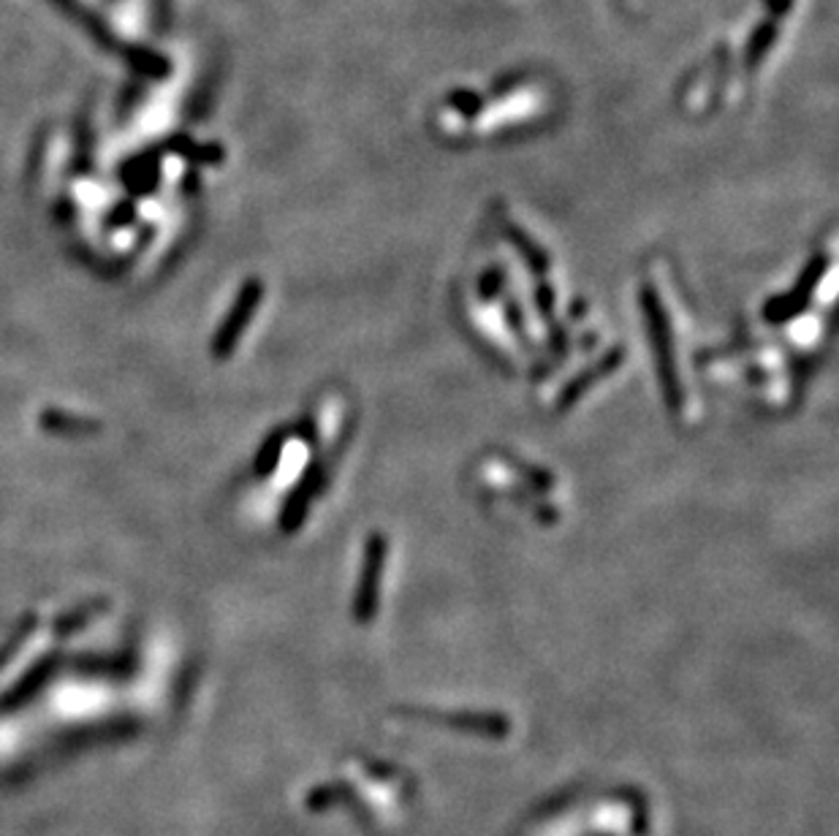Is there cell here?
Instances as JSON below:
<instances>
[{
    "instance_id": "9c48e42d",
    "label": "cell",
    "mask_w": 839,
    "mask_h": 836,
    "mask_svg": "<svg viewBox=\"0 0 839 836\" xmlns=\"http://www.w3.org/2000/svg\"><path fill=\"white\" fill-rule=\"evenodd\" d=\"M536 299H538V304H541L543 319H549V315H552V310H554V294H552V288H549L547 283H541V288H538Z\"/></svg>"
},
{
    "instance_id": "6da1fadb",
    "label": "cell",
    "mask_w": 839,
    "mask_h": 836,
    "mask_svg": "<svg viewBox=\"0 0 839 836\" xmlns=\"http://www.w3.org/2000/svg\"><path fill=\"white\" fill-rule=\"evenodd\" d=\"M639 304L641 313L647 319V329H650L652 351H655V367H658V384H661L663 400L672 411H679L683 405V386H679L677 375V359H674V340H672V324L663 310L661 297L650 283L639 288Z\"/></svg>"
},
{
    "instance_id": "5b68a950",
    "label": "cell",
    "mask_w": 839,
    "mask_h": 836,
    "mask_svg": "<svg viewBox=\"0 0 839 836\" xmlns=\"http://www.w3.org/2000/svg\"><path fill=\"white\" fill-rule=\"evenodd\" d=\"M505 234H509V239L514 242V248L519 250V255L525 259V264L530 266V272H536V275H547L549 255L543 253L538 245H533L530 237H527L525 232H519L516 226H505Z\"/></svg>"
},
{
    "instance_id": "277c9868",
    "label": "cell",
    "mask_w": 839,
    "mask_h": 836,
    "mask_svg": "<svg viewBox=\"0 0 839 836\" xmlns=\"http://www.w3.org/2000/svg\"><path fill=\"white\" fill-rule=\"evenodd\" d=\"M321 478H324V473H321L318 464H313V467L304 473L302 484H299L297 489L291 491V497H288V502H286V511H283V529H286V533H293V529H299L304 513H308L310 497L318 491Z\"/></svg>"
},
{
    "instance_id": "ba28073f",
    "label": "cell",
    "mask_w": 839,
    "mask_h": 836,
    "mask_svg": "<svg viewBox=\"0 0 839 836\" xmlns=\"http://www.w3.org/2000/svg\"><path fill=\"white\" fill-rule=\"evenodd\" d=\"M280 451H283V432H280V435L270 437L266 448H264V451H261V459H259V473L261 475H266L272 467H275L277 457H280Z\"/></svg>"
},
{
    "instance_id": "8fae6325",
    "label": "cell",
    "mask_w": 839,
    "mask_h": 836,
    "mask_svg": "<svg viewBox=\"0 0 839 836\" xmlns=\"http://www.w3.org/2000/svg\"><path fill=\"white\" fill-rule=\"evenodd\" d=\"M571 315H574V319H581V315H585V304L574 302V313H571Z\"/></svg>"
},
{
    "instance_id": "3957f363",
    "label": "cell",
    "mask_w": 839,
    "mask_h": 836,
    "mask_svg": "<svg viewBox=\"0 0 839 836\" xmlns=\"http://www.w3.org/2000/svg\"><path fill=\"white\" fill-rule=\"evenodd\" d=\"M623 359H625V351H623V348H614V351H609L606 357L601 359V362H596V364H592V367H587L585 373L576 375V378L571 380L568 386H565L563 395H560V400H558V411H568V408L574 405V402L579 400V397L585 395V391L590 389L592 384H598V380L606 378L609 373H614V370H617L619 364H623Z\"/></svg>"
},
{
    "instance_id": "52a82bcc",
    "label": "cell",
    "mask_w": 839,
    "mask_h": 836,
    "mask_svg": "<svg viewBox=\"0 0 839 836\" xmlns=\"http://www.w3.org/2000/svg\"><path fill=\"white\" fill-rule=\"evenodd\" d=\"M503 283H505L503 270L484 272L481 280H478V297H481L484 302H492V299L500 294V288H503Z\"/></svg>"
},
{
    "instance_id": "30bf717a",
    "label": "cell",
    "mask_w": 839,
    "mask_h": 836,
    "mask_svg": "<svg viewBox=\"0 0 839 836\" xmlns=\"http://www.w3.org/2000/svg\"><path fill=\"white\" fill-rule=\"evenodd\" d=\"M505 319H509V324L516 326V332L525 329V324H522V313H519V308H516V302L505 304Z\"/></svg>"
},
{
    "instance_id": "8992f818",
    "label": "cell",
    "mask_w": 839,
    "mask_h": 836,
    "mask_svg": "<svg viewBox=\"0 0 839 836\" xmlns=\"http://www.w3.org/2000/svg\"><path fill=\"white\" fill-rule=\"evenodd\" d=\"M804 310H807V304L799 302V299L788 291L780 294V297H772L769 302L764 304V319L769 321V324H788L791 319L802 315Z\"/></svg>"
},
{
    "instance_id": "7a4b0ae2",
    "label": "cell",
    "mask_w": 839,
    "mask_h": 836,
    "mask_svg": "<svg viewBox=\"0 0 839 836\" xmlns=\"http://www.w3.org/2000/svg\"><path fill=\"white\" fill-rule=\"evenodd\" d=\"M386 557H389V540L384 533H373L364 544V560H362V573H359L356 595H353V620L359 625H367L373 622L375 611H378V592H380V578H384Z\"/></svg>"
}]
</instances>
